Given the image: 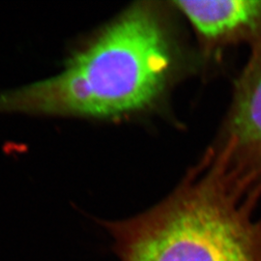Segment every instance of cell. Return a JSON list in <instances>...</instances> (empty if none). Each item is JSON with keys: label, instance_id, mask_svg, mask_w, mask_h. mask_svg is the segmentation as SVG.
Returning <instances> with one entry per match:
<instances>
[{"label": "cell", "instance_id": "cell-1", "mask_svg": "<svg viewBox=\"0 0 261 261\" xmlns=\"http://www.w3.org/2000/svg\"><path fill=\"white\" fill-rule=\"evenodd\" d=\"M168 2L140 1L76 48L56 75L0 93V112L116 120L155 109L190 56Z\"/></svg>", "mask_w": 261, "mask_h": 261}, {"label": "cell", "instance_id": "cell-2", "mask_svg": "<svg viewBox=\"0 0 261 261\" xmlns=\"http://www.w3.org/2000/svg\"><path fill=\"white\" fill-rule=\"evenodd\" d=\"M260 200L210 149L157 205L106 226L121 261H261Z\"/></svg>", "mask_w": 261, "mask_h": 261}, {"label": "cell", "instance_id": "cell-3", "mask_svg": "<svg viewBox=\"0 0 261 261\" xmlns=\"http://www.w3.org/2000/svg\"><path fill=\"white\" fill-rule=\"evenodd\" d=\"M226 171L261 197V41L234 84L233 95L217 145Z\"/></svg>", "mask_w": 261, "mask_h": 261}, {"label": "cell", "instance_id": "cell-4", "mask_svg": "<svg viewBox=\"0 0 261 261\" xmlns=\"http://www.w3.org/2000/svg\"><path fill=\"white\" fill-rule=\"evenodd\" d=\"M196 35L204 59H220L230 47L261 41V0L170 1Z\"/></svg>", "mask_w": 261, "mask_h": 261}]
</instances>
